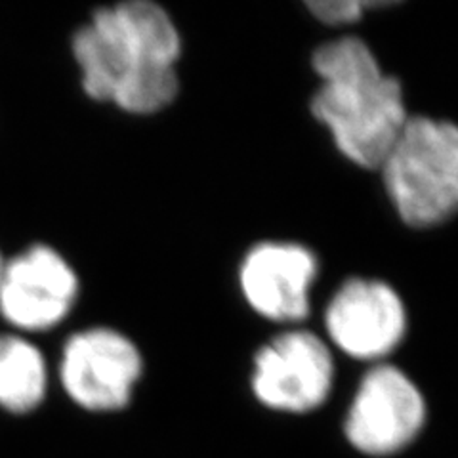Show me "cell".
<instances>
[{"label":"cell","instance_id":"cell-1","mask_svg":"<svg viewBox=\"0 0 458 458\" xmlns=\"http://www.w3.org/2000/svg\"><path fill=\"white\" fill-rule=\"evenodd\" d=\"M84 92L134 114L168 107L178 96L180 33L151 0L98 8L73 35Z\"/></svg>","mask_w":458,"mask_h":458},{"label":"cell","instance_id":"cell-2","mask_svg":"<svg viewBox=\"0 0 458 458\" xmlns=\"http://www.w3.org/2000/svg\"><path fill=\"white\" fill-rule=\"evenodd\" d=\"M313 69L321 86L311 98L315 119L336 148L363 168H380L407 123L403 90L386 75L363 40L344 37L319 47Z\"/></svg>","mask_w":458,"mask_h":458},{"label":"cell","instance_id":"cell-3","mask_svg":"<svg viewBox=\"0 0 458 458\" xmlns=\"http://www.w3.org/2000/svg\"><path fill=\"white\" fill-rule=\"evenodd\" d=\"M380 170L405 224L432 227L458 214L456 124L409 117Z\"/></svg>","mask_w":458,"mask_h":458},{"label":"cell","instance_id":"cell-4","mask_svg":"<svg viewBox=\"0 0 458 458\" xmlns=\"http://www.w3.org/2000/svg\"><path fill=\"white\" fill-rule=\"evenodd\" d=\"M141 369V355L131 340L113 328L98 327L65 342L60 377L79 407L111 412L131 403Z\"/></svg>","mask_w":458,"mask_h":458},{"label":"cell","instance_id":"cell-5","mask_svg":"<svg viewBox=\"0 0 458 458\" xmlns=\"http://www.w3.org/2000/svg\"><path fill=\"white\" fill-rule=\"evenodd\" d=\"M333 378L327 344L313 333L294 331L274 338L256 353L252 390L271 409L308 412L328 397Z\"/></svg>","mask_w":458,"mask_h":458},{"label":"cell","instance_id":"cell-6","mask_svg":"<svg viewBox=\"0 0 458 458\" xmlns=\"http://www.w3.org/2000/svg\"><path fill=\"white\" fill-rule=\"evenodd\" d=\"M426 419L424 399L403 372L378 365L367 372L346 420L352 445L367 454H392L417 437Z\"/></svg>","mask_w":458,"mask_h":458},{"label":"cell","instance_id":"cell-7","mask_svg":"<svg viewBox=\"0 0 458 458\" xmlns=\"http://www.w3.org/2000/svg\"><path fill=\"white\" fill-rule=\"evenodd\" d=\"M79 279L65 258L35 245L4 264L0 277V313L23 331H47L75 306Z\"/></svg>","mask_w":458,"mask_h":458},{"label":"cell","instance_id":"cell-8","mask_svg":"<svg viewBox=\"0 0 458 458\" xmlns=\"http://www.w3.org/2000/svg\"><path fill=\"white\" fill-rule=\"evenodd\" d=\"M336 346L357 360L388 355L405 335V308L397 293L382 281L350 279L342 284L325 315Z\"/></svg>","mask_w":458,"mask_h":458},{"label":"cell","instance_id":"cell-9","mask_svg":"<svg viewBox=\"0 0 458 458\" xmlns=\"http://www.w3.org/2000/svg\"><path fill=\"white\" fill-rule=\"evenodd\" d=\"M318 258L291 242H262L242 260L239 281L250 308L271 321L296 323L310 313Z\"/></svg>","mask_w":458,"mask_h":458},{"label":"cell","instance_id":"cell-10","mask_svg":"<svg viewBox=\"0 0 458 458\" xmlns=\"http://www.w3.org/2000/svg\"><path fill=\"white\" fill-rule=\"evenodd\" d=\"M48 372L45 357L31 342L0 335V407L13 414L35 411L45 401Z\"/></svg>","mask_w":458,"mask_h":458},{"label":"cell","instance_id":"cell-11","mask_svg":"<svg viewBox=\"0 0 458 458\" xmlns=\"http://www.w3.org/2000/svg\"><path fill=\"white\" fill-rule=\"evenodd\" d=\"M308 8L318 20L328 25H344L357 21L361 16L367 3H357V0H338V3H310Z\"/></svg>","mask_w":458,"mask_h":458},{"label":"cell","instance_id":"cell-12","mask_svg":"<svg viewBox=\"0 0 458 458\" xmlns=\"http://www.w3.org/2000/svg\"><path fill=\"white\" fill-rule=\"evenodd\" d=\"M3 269H4V264H3V260H0V277H3Z\"/></svg>","mask_w":458,"mask_h":458}]
</instances>
